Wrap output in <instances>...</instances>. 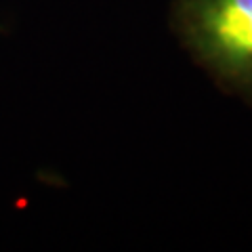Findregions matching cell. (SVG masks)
<instances>
[{
    "instance_id": "cell-1",
    "label": "cell",
    "mask_w": 252,
    "mask_h": 252,
    "mask_svg": "<svg viewBox=\"0 0 252 252\" xmlns=\"http://www.w3.org/2000/svg\"><path fill=\"white\" fill-rule=\"evenodd\" d=\"M168 26L220 91L252 105V0H172Z\"/></svg>"
}]
</instances>
